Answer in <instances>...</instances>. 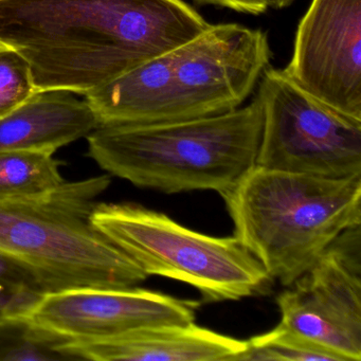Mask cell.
<instances>
[{"instance_id":"cell-16","label":"cell","mask_w":361,"mask_h":361,"mask_svg":"<svg viewBox=\"0 0 361 361\" xmlns=\"http://www.w3.org/2000/svg\"><path fill=\"white\" fill-rule=\"evenodd\" d=\"M62 342L22 322L0 329V361H44L65 359L56 350Z\"/></svg>"},{"instance_id":"cell-4","label":"cell","mask_w":361,"mask_h":361,"mask_svg":"<svg viewBox=\"0 0 361 361\" xmlns=\"http://www.w3.org/2000/svg\"><path fill=\"white\" fill-rule=\"evenodd\" d=\"M221 196L234 236L283 286L361 225V175L326 178L255 166Z\"/></svg>"},{"instance_id":"cell-10","label":"cell","mask_w":361,"mask_h":361,"mask_svg":"<svg viewBox=\"0 0 361 361\" xmlns=\"http://www.w3.org/2000/svg\"><path fill=\"white\" fill-rule=\"evenodd\" d=\"M197 306L136 286L68 289L46 293L26 323L61 342L98 341L143 327L194 322Z\"/></svg>"},{"instance_id":"cell-13","label":"cell","mask_w":361,"mask_h":361,"mask_svg":"<svg viewBox=\"0 0 361 361\" xmlns=\"http://www.w3.org/2000/svg\"><path fill=\"white\" fill-rule=\"evenodd\" d=\"M54 153L12 151L0 153V202L47 197L65 183Z\"/></svg>"},{"instance_id":"cell-18","label":"cell","mask_w":361,"mask_h":361,"mask_svg":"<svg viewBox=\"0 0 361 361\" xmlns=\"http://www.w3.org/2000/svg\"><path fill=\"white\" fill-rule=\"evenodd\" d=\"M204 5L219 6L240 13L259 16L270 8L271 0H196Z\"/></svg>"},{"instance_id":"cell-2","label":"cell","mask_w":361,"mask_h":361,"mask_svg":"<svg viewBox=\"0 0 361 361\" xmlns=\"http://www.w3.org/2000/svg\"><path fill=\"white\" fill-rule=\"evenodd\" d=\"M270 59L263 31L211 25L196 39L84 96L99 126L210 117L242 106Z\"/></svg>"},{"instance_id":"cell-11","label":"cell","mask_w":361,"mask_h":361,"mask_svg":"<svg viewBox=\"0 0 361 361\" xmlns=\"http://www.w3.org/2000/svg\"><path fill=\"white\" fill-rule=\"evenodd\" d=\"M245 348L246 341L194 322L155 325L109 339L56 346L65 359L94 361H234Z\"/></svg>"},{"instance_id":"cell-9","label":"cell","mask_w":361,"mask_h":361,"mask_svg":"<svg viewBox=\"0 0 361 361\" xmlns=\"http://www.w3.org/2000/svg\"><path fill=\"white\" fill-rule=\"evenodd\" d=\"M284 71L317 100L361 120V0H312Z\"/></svg>"},{"instance_id":"cell-17","label":"cell","mask_w":361,"mask_h":361,"mask_svg":"<svg viewBox=\"0 0 361 361\" xmlns=\"http://www.w3.org/2000/svg\"><path fill=\"white\" fill-rule=\"evenodd\" d=\"M37 92L26 59L0 43V119L25 104Z\"/></svg>"},{"instance_id":"cell-5","label":"cell","mask_w":361,"mask_h":361,"mask_svg":"<svg viewBox=\"0 0 361 361\" xmlns=\"http://www.w3.org/2000/svg\"><path fill=\"white\" fill-rule=\"evenodd\" d=\"M111 176L65 181L47 197L0 202V253L32 270L48 293L126 288L147 278L90 221Z\"/></svg>"},{"instance_id":"cell-12","label":"cell","mask_w":361,"mask_h":361,"mask_svg":"<svg viewBox=\"0 0 361 361\" xmlns=\"http://www.w3.org/2000/svg\"><path fill=\"white\" fill-rule=\"evenodd\" d=\"M99 126L92 107L73 92H37L25 104L0 119V153H54Z\"/></svg>"},{"instance_id":"cell-1","label":"cell","mask_w":361,"mask_h":361,"mask_svg":"<svg viewBox=\"0 0 361 361\" xmlns=\"http://www.w3.org/2000/svg\"><path fill=\"white\" fill-rule=\"evenodd\" d=\"M210 26L183 0H0V43L37 92L87 94Z\"/></svg>"},{"instance_id":"cell-3","label":"cell","mask_w":361,"mask_h":361,"mask_svg":"<svg viewBox=\"0 0 361 361\" xmlns=\"http://www.w3.org/2000/svg\"><path fill=\"white\" fill-rule=\"evenodd\" d=\"M259 100L228 113L164 123L99 126L88 156L105 172L164 193H225L257 166Z\"/></svg>"},{"instance_id":"cell-19","label":"cell","mask_w":361,"mask_h":361,"mask_svg":"<svg viewBox=\"0 0 361 361\" xmlns=\"http://www.w3.org/2000/svg\"><path fill=\"white\" fill-rule=\"evenodd\" d=\"M295 1V0H271L270 8H274V9L276 10L284 9V8L289 7Z\"/></svg>"},{"instance_id":"cell-7","label":"cell","mask_w":361,"mask_h":361,"mask_svg":"<svg viewBox=\"0 0 361 361\" xmlns=\"http://www.w3.org/2000/svg\"><path fill=\"white\" fill-rule=\"evenodd\" d=\"M255 98L263 114L257 166L326 178L361 175V120L314 99L284 71L266 69Z\"/></svg>"},{"instance_id":"cell-6","label":"cell","mask_w":361,"mask_h":361,"mask_svg":"<svg viewBox=\"0 0 361 361\" xmlns=\"http://www.w3.org/2000/svg\"><path fill=\"white\" fill-rule=\"evenodd\" d=\"M90 221L147 276L187 283L206 302L236 301L271 285L259 259L235 236L206 235L133 202H98Z\"/></svg>"},{"instance_id":"cell-8","label":"cell","mask_w":361,"mask_h":361,"mask_svg":"<svg viewBox=\"0 0 361 361\" xmlns=\"http://www.w3.org/2000/svg\"><path fill=\"white\" fill-rule=\"evenodd\" d=\"M360 227L340 234L276 298L282 324L344 361L361 360Z\"/></svg>"},{"instance_id":"cell-14","label":"cell","mask_w":361,"mask_h":361,"mask_svg":"<svg viewBox=\"0 0 361 361\" xmlns=\"http://www.w3.org/2000/svg\"><path fill=\"white\" fill-rule=\"evenodd\" d=\"M47 293L32 270L0 253V329L26 322Z\"/></svg>"},{"instance_id":"cell-15","label":"cell","mask_w":361,"mask_h":361,"mask_svg":"<svg viewBox=\"0 0 361 361\" xmlns=\"http://www.w3.org/2000/svg\"><path fill=\"white\" fill-rule=\"evenodd\" d=\"M344 361L339 355L288 329L280 322L267 333L246 341V348L234 361Z\"/></svg>"}]
</instances>
